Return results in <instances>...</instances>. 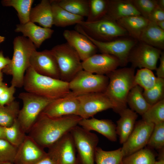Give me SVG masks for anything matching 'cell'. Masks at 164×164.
I'll return each mask as SVG.
<instances>
[{
	"instance_id": "obj_50",
	"label": "cell",
	"mask_w": 164,
	"mask_h": 164,
	"mask_svg": "<svg viewBox=\"0 0 164 164\" xmlns=\"http://www.w3.org/2000/svg\"><path fill=\"white\" fill-rule=\"evenodd\" d=\"M157 4L158 6L164 9V0H157Z\"/></svg>"
},
{
	"instance_id": "obj_28",
	"label": "cell",
	"mask_w": 164,
	"mask_h": 164,
	"mask_svg": "<svg viewBox=\"0 0 164 164\" xmlns=\"http://www.w3.org/2000/svg\"><path fill=\"white\" fill-rule=\"evenodd\" d=\"M143 91L139 86H134L130 91L127 100L130 109L142 116L151 106L143 96Z\"/></svg>"
},
{
	"instance_id": "obj_30",
	"label": "cell",
	"mask_w": 164,
	"mask_h": 164,
	"mask_svg": "<svg viewBox=\"0 0 164 164\" xmlns=\"http://www.w3.org/2000/svg\"><path fill=\"white\" fill-rule=\"evenodd\" d=\"M61 7L70 12L84 17L89 12V0H55Z\"/></svg>"
},
{
	"instance_id": "obj_12",
	"label": "cell",
	"mask_w": 164,
	"mask_h": 164,
	"mask_svg": "<svg viewBox=\"0 0 164 164\" xmlns=\"http://www.w3.org/2000/svg\"><path fill=\"white\" fill-rule=\"evenodd\" d=\"M162 52L158 48L138 41L129 53L128 62L131 63L134 68L155 70Z\"/></svg>"
},
{
	"instance_id": "obj_32",
	"label": "cell",
	"mask_w": 164,
	"mask_h": 164,
	"mask_svg": "<svg viewBox=\"0 0 164 164\" xmlns=\"http://www.w3.org/2000/svg\"><path fill=\"white\" fill-rule=\"evenodd\" d=\"M123 157L121 148L106 151L97 147L95 153V162L96 164H120Z\"/></svg>"
},
{
	"instance_id": "obj_15",
	"label": "cell",
	"mask_w": 164,
	"mask_h": 164,
	"mask_svg": "<svg viewBox=\"0 0 164 164\" xmlns=\"http://www.w3.org/2000/svg\"><path fill=\"white\" fill-rule=\"evenodd\" d=\"M30 66L38 73L60 79V73L56 59L50 50L34 51L29 60Z\"/></svg>"
},
{
	"instance_id": "obj_42",
	"label": "cell",
	"mask_w": 164,
	"mask_h": 164,
	"mask_svg": "<svg viewBox=\"0 0 164 164\" xmlns=\"http://www.w3.org/2000/svg\"><path fill=\"white\" fill-rule=\"evenodd\" d=\"M15 87L11 85L0 96V105L5 106L12 103L15 100L14 94Z\"/></svg>"
},
{
	"instance_id": "obj_1",
	"label": "cell",
	"mask_w": 164,
	"mask_h": 164,
	"mask_svg": "<svg viewBox=\"0 0 164 164\" xmlns=\"http://www.w3.org/2000/svg\"><path fill=\"white\" fill-rule=\"evenodd\" d=\"M82 119L74 115L52 118L41 113L28 132V135L43 149L49 148L78 125Z\"/></svg>"
},
{
	"instance_id": "obj_24",
	"label": "cell",
	"mask_w": 164,
	"mask_h": 164,
	"mask_svg": "<svg viewBox=\"0 0 164 164\" xmlns=\"http://www.w3.org/2000/svg\"><path fill=\"white\" fill-rule=\"evenodd\" d=\"M30 21L37 22L43 27L51 28L53 25V13L50 0H42L32 8L29 15Z\"/></svg>"
},
{
	"instance_id": "obj_35",
	"label": "cell",
	"mask_w": 164,
	"mask_h": 164,
	"mask_svg": "<svg viewBox=\"0 0 164 164\" xmlns=\"http://www.w3.org/2000/svg\"><path fill=\"white\" fill-rule=\"evenodd\" d=\"M4 129L5 139L18 147L23 141L26 135L17 119L11 126L4 127Z\"/></svg>"
},
{
	"instance_id": "obj_49",
	"label": "cell",
	"mask_w": 164,
	"mask_h": 164,
	"mask_svg": "<svg viewBox=\"0 0 164 164\" xmlns=\"http://www.w3.org/2000/svg\"><path fill=\"white\" fill-rule=\"evenodd\" d=\"M155 23L159 28L164 30V20L158 21Z\"/></svg>"
},
{
	"instance_id": "obj_21",
	"label": "cell",
	"mask_w": 164,
	"mask_h": 164,
	"mask_svg": "<svg viewBox=\"0 0 164 164\" xmlns=\"http://www.w3.org/2000/svg\"><path fill=\"white\" fill-rule=\"evenodd\" d=\"M78 125L89 131H95L111 141H117L116 126L110 120L99 119L93 117L91 118H82Z\"/></svg>"
},
{
	"instance_id": "obj_41",
	"label": "cell",
	"mask_w": 164,
	"mask_h": 164,
	"mask_svg": "<svg viewBox=\"0 0 164 164\" xmlns=\"http://www.w3.org/2000/svg\"><path fill=\"white\" fill-rule=\"evenodd\" d=\"M131 1L140 14L147 19L157 6V0H131Z\"/></svg>"
},
{
	"instance_id": "obj_55",
	"label": "cell",
	"mask_w": 164,
	"mask_h": 164,
	"mask_svg": "<svg viewBox=\"0 0 164 164\" xmlns=\"http://www.w3.org/2000/svg\"><path fill=\"white\" fill-rule=\"evenodd\" d=\"M120 164H122L121 163Z\"/></svg>"
},
{
	"instance_id": "obj_40",
	"label": "cell",
	"mask_w": 164,
	"mask_h": 164,
	"mask_svg": "<svg viewBox=\"0 0 164 164\" xmlns=\"http://www.w3.org/2000/svg\"><path fill=\"white\" fill-rule=\"evenodd\" d=\"M18 147L5 139H0V161L13 163Z\"/></svg>"
},
{
	"instance_id": "obj_20",
	"label": "cell",
	"mask_w": 164,
	"mask_h": 164,
	"mask_svg": "<svg viewBox=\"0 0 164 164\" xmlns=\"http://www.w3.org/2000/svg\"><path fill=\"white\" fill-rule=\"evenodd\" d=\"M15 31L21 32L24 37H28L36 48H39L44 41L50 38L54 32L51 28L40 27L30 21L17 25Z\"/></svg>"
},
{
	"instance_id": "obj_22",
	"label": "cell",
	"mask_w": 164,
	"mask_h": 164,
	"mask_svg": "<svg viewBox=\"0 0 164 164\" xmlns=\"http://www.w3.org/2000/svg\"><path fill=\"white\" fill-rule=\"evenodd\" d=\"M135 15H141L131 0H108L107 12L104 17L116 21L123 17Z\"/></svg>"
},
{
	"instance_id": "obj_29",
	"label": "cell",
	"mask_w": 164,
	"mask_h": 164,
	"mask_svg": "<svg viewBox=\"0 0 164 164\" xmlns=\"http://www.w3.org/2000/svg\"><path fill=\"white\" fill-rule=\"evenodd\" d=\"M33 0H3L1 3L4 6L13 7L17 12L20 24L30 21L29 15Z\"/></svg>"
},
{
	"instance_id": "obj_7",
	"label": "cell",
	"mask_w": 164,
	"mask_h": 164,
	"mask_svg": "<svg viewBox=\"0 0 164 164\" xmlns=\"http://www.w3.org/2000/svg\"><path fill=\"white\" fill-rule=\"evenodd\" d=\"M18 97L23 105L17 119L24 131L28 133L40 114L53 100L27 92L20 93Z\"/></svg>"
},
{
	"instance_id": "obj_14",
	"label": "cell",
	"mask_w": 164,
	"mask_h": 164,
	"mask_svg": "<svg viewBox=\"0 0 164 164\" xmlns=\"http://www.w3.org/2000/svg\"><path fill=\"white\" fill-rule=\"evenodd\" d=\"M48 149L47 152L57 164H77L75 146L70 132Z\"/></svg>"
},
{
	"instance_id": "obj_47",
	"label": "cell",
	"mask_w": 164,
	"mask_h": 164,
	"mask_svg": "<svg viewBox=\"0 0 164 164\" xmlns=\"http://www.w3.org/2000/svg\"><path fill=\"white\" fill-rule=\"evenodd\" d=\"M8 87L7 84L4 82L0 84V96L5 91Z\"/></svg>"
},
{
	"instance_id": "obj_54",
	"label": "cell",
	"mask_w": 164,
	"mask_h": 164,
	"mask_svg": "<svg viewBox=\"0 0 164 164\" xmlns=\"http://www.w3.org/2000/svg\"><path fill=\"white\" fill-rule=\"evenodd\" d=\"M5 39V37L0 36V43L3 42Z\"/></svg>"
},
{
	"instance_id": "obj_51",
	"label": "cell",
	"mask_w": 164,
	"mask_h": 164,
	"mask_svg": "<svg viewBox=\"0 0 164 164\" xmlns=\"http://www.w3.org/2000/svg\"><path fill=\"white\" fill-rule=\"evenodd\" d=\"M154 164H164V157H162L158 161H155Z\"/></svg>"
},
{
	"instance_id": "obj_38",
	"label": "cell",
	"mask_w": 164,
	"mask_h": 164,
	"mask_svg": "<svg viewBox=\"0 0 164 164\" xmlns=\"http://www.w3.org/2000/svg\"><path fill=\"white\" fill-rule=\"evenodd\" d=\"M142 116L143 120L154 125L164 122V99L151 106Z\"/></svg>"
},
{
	"instance_id": "obj_37",
	"label": "cell",
	"mask_w": 164,
	"mask_h": 164,
	"mask_svg": "<svg viewBox=\"0 0 164 164\" xmlns=\"http://www.w3.org/2000/svg\"><path fill=\"white\" fill-rule=\"evenodd\" d=\"M143 94L151 106L164 99V79L157 77L155 86L149 90H144Z\"/></svg>"
},
{
	"instance_id": "obj_18",
	"label": "cell",
	"mask_w": 164,
	"mask_h": 164,
	"mask_svg": "<svg viewBox=\"0 0 164 164\" xmlns=\"http://www.w3.org/2000/svg\"><path fill=\"white\" fill-rule=\"evenodd\" d=\"M79 106V101L76 97L70 93L64 97L53 100L42 113L52 118L77 115Z\"/></svg>"
},
{
	"instance_id": "obj_4",
	"label": "cell",
	"mask_w": 164,
	"mask_h": 164,
	"mask_svg": "<svg viewBox=\"0 0 164 164\" xmlns=\"http://www.w3.org/2000/svg\"><path fill=\"white\" fill-rule=\"evenodd\" d=\"M13 45V53L10 63L2 71L12 76L11 85L20 88L23 87L25 73L30 66L31 56L37 48L29 39L23 36L15 37Z\"/></svg>"
},
{
	"instance_id": "obj_8",
	"label": "cell",
	"mask_w": 164,
	"mask_h": 164,
	"mask_svg": "<svg viewBox=\"0 0 164 164\" xmlns=\"http://www.w3.org/2000/svg\"><path fill=\"white\" fill-rule=\"evenodd\" d=\"M74 142L77 164H94L97 135L78 125L70 131Z\"/></svg>"
},
{
	"instance_id": "obj_23",
	"label": "cell",
	"mask_w": 164,
	"mask_h": 164,
	"mask_svg": "<svg viewBox=\"0 0 164 164\" xmlns=\"http://www.w3.org/2000/svg\"><path fill=\"white\" fill-rule=\"evenodd\" d=\"M120 116L117 121L116 132L121 144H123L132 132L138 117L137 113L126 108L118 113Z\"/></svg>"
},
{
	"instance_id": "obj_6",
	"label": "cell",
	"mask_w": 164,
	"mask_h": 164,
	"mask_svg": "<svg viewBox=\"0 0 164 164\" xmlns=\"http://www.w3.org/2000/svg\"><path fill=\"white\" fill-rule=\"evenodd\" d=\"M50 50L57 62L60 80L69 83L83 70L78 53L67 42L57 45Z\"/></svg>"
},
{
	"instance_id": "obj_5",
	"label": "cell",
	"mask_w": 164,
	"mask_h": 164,
	"mask_svg": "<svg viewBox=\"0 0 164 164\" xmlns=\"http://www.w3.org/2000/svg\"><path fill=\"white\" fill-rule=\"evenodd\" d=\"M75 29L94 40L102 42L129 36L126 31L116 21L105 17L93 22L81 21L76 25Z\"/></svg>"
},
{
	"instance_id": "obj_46",
	"label": "cell",
	"mask_w": 164,
	"mask_h": 164,
	"mask_svg": "<svg viewBox=\"0 0 164 164\" xmlns=\"http://www.w3.org/2000/svg\"><path fill=\"white\" fill-rule=\"evenodd\" d=\"M35 164H57L47 152V155Z\"/></svg>"
},
{
	"instance_id": "obj_19",
	"label": "cell",
	"mask_w": 164,
	"mask_h": 164,
	"mask_svg": "<svg viewBox=\"0 0 164 164\" xmlns=\"http://www.w3.org/2000/svg\"><path fill=\"white\" fill-rule=\"evenodd\" d=\"M63 36L82 61L96 53L97 49L96 46L86 36L75 30H65Z\"/></svg>"
},
{
	"instance_id": "obj_43",
	"label": "cell",
	"mask_w": 164,
	"mask_h": 164,
	"mask_svg": "<svg viewBox=\"0 0 164 164\" xmlns=\"http://www.w3.org/2000/svg\"><path fill=\"white\" fill-rule=\"evenodd\" d=\"M148 19L154 22L164 20V9L157 5L150 13Z\"/></svg>"
},
{
	"instance_id": "obj_10",
	"label": "cell",
	"mask_w": 164,
	"mask_h": 164,
	"mask_svg": "<svg viewBox=\"0 0 164 164\" xmlns=\"http://www.w3.org/2000/svg\"><path fill=\"white\" fill-rule=\"evenodd\" d=\"M79 106L77 115L83 119H88L97 113L111 108L114 106L104 93H93L76 96Z\"/></svg>"
},
{
	"instance_id": "obj_11",
	"label": "cell",
	"mask_w": 164,
	"mask_h": 164,
	"mask_svg": "<svg viewBox=\"0 0 164 164\" xmlns=\"http://www.w3.org/2000/svg\"><path fill=\"white\" fill-rule=\"evenodd\" d=\"M87 36L102 53L113 55L118 59L121 66H125L128 63L129 53L138 41L129 36L118 38L112 41L102 42L96 41Z\"/></svg>"
},
{
	"instance_id": "obj_16",
	"label": "cell",
	"mask_w": 164,
	"mask_h": 164,
	"mask_svg": "<svg viewBox=\"0 0 164 164\" xmlns=\"http://www.w3.org/2000/svg\"><path fill=\"white\" fill-rule=\"evenodd\" d=\"M83 69L91 73L106 75L116 69L121 64L114 56L108 54H95L82 62Z\"/></svg>"
},
{
	"instance_id": "obj_2",
	"label": "cell",
	"mask_w": 164,
	"mask_h": 164,
	"mask_svg": "<svg viewBox=\"0 0 164 164\" xmlns=\"http://www.w3.org/2000/svg\"><path fill=\"white\" fill-rule=\"evenodd\" d=\"M23 87L26 92L52 100L64 97L70 92L68 82L39 74L30 66L25 73Z\"/></svg>"
},
{
	"instance_id": "obj_34",
	"label": "cell",
	"mask_w": 164,
	"mask_h": 164,
	"mask_svg": "<svg viewBox=\"0 0 164 164\" xmlns=\"http://www.w3.org/2000/svg\"><path fill=\"white\" fill-rule=\"evenodd\" d=\"M157 79L152 70L146 68L138 70L134 79V86L137 85L144 90H149L155 85Z\"/></svg>"
},
{
	"instance_id": "obj_9",
	"label": "cell",
	"mask_w": 164,
	"mask_h": 164,
	"mask_svg": "<svg viewBox=\"0 0 164 164\" xmlns=\"http://www.w3.org/2000/svg\"><path fill=\"white\" fill-rule=\"evenodd\" d=\"M109 82L107 76L93 73L83 70L69 82L71 95H77L105 91Z\"/></svg>"
},
{
	"instance_id": "obj_26",
	"label": "cell",
	"mask_w": 164,
	"mask_h": 164,
	"mask_svg": "<svg viewBox=\"0 0 164 164\" xmlns=\"http://www.w3.org/2000/svg\"><path fill=\"white\" fill-rule=\"evenodd\" d=\"M53 19V25L57 27H65L76 25L84 21L83 17L73 14L59 6L55 0H50Z\"/></svg>"
},
{
	"instance_id": "obj_3",
	"label": "cell",
	"mask_w": 164,
	"mask_h": 164,
	"mask_svg": "<svg viewBox=\"0 0 164 164\" xmlns=\"http://www.w3.org/2000/svg\"><path fill=\"white\" fill-rule=\"evenodd\" d=\"M135 68L123 67L116 69L107 74L109 82L104 93L114 106V111L119 113L127 108V98L134 86Z\"/></svg>"
},
{
	"instance_id": "obj_36",
	"label": "cell",
	"mask_w": 164,
	"mask_h": 164,
	"mask_svg": "<svg viewBox=\"0 0 164 164\" xmlns=\"http://www.w3.org/2000/svg\"><path fill=\"white\" fill-rule=\"evenodd\" d=\"M89 10L87 22L99 20L105 15L107 10L108 0H89Z\"/></svg>"
},
{
	"instance_id": "obj_48",
	"label": "cell",
	"mask_w": 164,
	"mask_h": 164,
	"mask_svg": "<svg viewBox=\"0 0 164 164\" xmlns=\"http://www.w3.org/2000/svg\"><path fill=\"white\" fill-rule=\"evenodd\" d=\"M0 139H5L4 127L0 125Z\"/></svg>"
},
{
	"instance_id": "obj_17",
	"label": "cell",
	"mask_w": 164,
	"mask_h": 164,
	"mask_svg": "<svg viewBox=\"0 0 164 164\" xmlns=\"http://www.w3.org/2000/svg\"><path fill=\"white\" fill-rule=\"evenodd\" d=\"M47 154L44 149L26 135L18 147L14 164H35Z\"/></svg>"
},
{
	"instance_id": "obj_33",
	"label": "cell",
	"mask_w": 164,
	"mask_h": 164,
	"mask_svg": "<svg viewBox=\"0 0 164 164\" xmlns=\"http://www.w3.org/2000/svg\"><path fill=\"white\" fill-rule=\"evenodd\" d=\"M155 155L148 148H143L133 153L123 157L122 164H154Z\"/></svg>"
},
{
	"instance_id": "obj_44",
	"label": "cell",
	"mask_w": 164,
	"mask_h": 164,
	"mask_svg": "<svg viewBox=\"0 0 164 164\" xmlns=\"http://www.w3.org/2000/svg\"><path fill=\"white\" fill-rule=\"evenodd\" d=\"M160 59V64L158 68H156V73L157 77L164 79V53L162 52Z\"/></svg>"
},
{
	"instance_id": "obj_45",
	"label": "cell",
	"mask_w": 164,
	"mask_h": 164,
	"mask_svg": "<svg viewBox=\"0 0 164 164\" xmlns=\"http://www.w3.org/2000/svg\"><path fill=\"white\" fill-rule=\"evenodd\" d=\"M11 59L4 56L3 52L0 51V70L2 71L10 63Z\"/></svg>"
},
{
	"instance_id": "obj_27",
	"label": "cell",
	"mask_w": 164,
	"mask_h": 164,
	"mask_svg": "<svg viewBox=\"0 0 164 164\" xmlns=\"http://www.w3.org/2000/svg\"><path fill=\"white\" fill-rule=\"evenodd\" d=\"M161 50L164 49V30L155 23L149 21L142 32L139 40Z\"/></svg>"
},
{
	"instance_id": "obj_31",
	"label": "cell",
	"mask_w": 164,
	"mask_h": 164,
	"mask_svg": "<svg viewBox=\"0 0 164 164\" xmlns=\"http://www.w3.org/2000/svg\"><path fill=\"white\" fill-rule=\"evenodd\" d=\"M20 110L19 102L15 100L7 105H0V125L5 127L12 125L17 119Z\"/></svg>"
},
{
	"instance_id": "obj_25",
	"label": "cell",
	"mask_w": 164,
	"mask_h": 164,
	"mask_svg": "<svg viewBox=\"0 0 164 164\" xmlns=\"http://www.w3.org/2000/svg\"><path fill=\"white\" fill-rule=\"evenodd\" d=\"M116 22L126 31L129 37L139 41L149 20L141 15H135L123 17Z\"/></svg>"
},
{
	"instance_id": "obj_39",
	"label": "cell",
	"mask_w": 164,
	"mask_h": 164,
	"mask_svg": "<svg viewBox=\"0 0 164 164\" xmlns=\"http://www.w3.org/2000/svg\"><path fill=\"white\" fill-rule=\"evenodd\" d=\"M150 148L163 149L164 146V122L154 125L152 132L147 144Z\"/></svg>"
},
{
	"instance_id": "obj_13",
	"label": "cell",
	"mask_w": 164,
	"mask_h": 164,
	"mask_svg": "<svg viewBox=\"0 0 164 164\" xmlns=\"http://www.w3.org/2000/svg\"><path fill=\"white\" fill-rule=\"evenodd\" d=\"M154 124L143 120L135 123L134 128L121 150L124 157L143 149L147 145Z\"/></svg>"
},
{
	"instance_id": "obj_53",
	"label": "cell",
	"mask_w": 164,
	"mask_h": 164,
	"mask_svg": "<svg viewBox=\"0 0 164 164\" xmlns=\"http://www.w3.org/2000/svg\"><path fill=\"white\" fill-rule=\"evenodd\" d=\"M0 164H14L13 163L9 162L0 161Z\"/></svg>"
},
{
	"instance_id": "obj_52",
	"label": "cell",
	"mask_w": 164,
	"mask_h": 164,
	"mask_svg": "<svg viewBox=\"0 0 164 164\" xmlns=\"http://www.w3.org/2000/svg\"><path fill=\"white\" fill-rule=\"evenodd\" d=\"M3 74L2 71L0 70V84L3 82Z\"/></svg>"
}]
</instances>
